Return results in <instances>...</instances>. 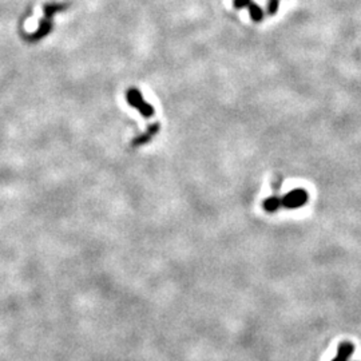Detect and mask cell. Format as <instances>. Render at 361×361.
I'll return each mask as SVG.
<instances>
[{"instance_id": "obj_1", "label": "cell", "mask_w": 361, "mask_h": 361, "mask_svg": "<svg viewBox=\"0 0 361 361\" xmlns=\"http://www.w3.org/2000/svg\"><path fill=\"white\" fill-rule=\"evenodd\" d=\"M126 99L130 105L134 106L137 110H139L140 114H142L143 116H146V118H150V116L154 115V109H153V106L145 102L143 98H142V94L138 91L137 88H131V90H129V91L126 92Z\"/></svg>"}, {"instance_id": "obj_2", "label": "cell", "mask_w": 361, "mask_h": 361, "mask_svg": "<svg viewBox=\"0 0 361 361\" xmlns=\"http://www.w3.org/2000/svg\"><path fill=\"white\" fill-rule=\"evenodd\" d=\"M308 193L304 189H295L281 198V204L286 209H297L306 204Z\"/></svg>"}, {"instance_id": "obj_3", "label": "cell", "mask_w": 361, "mask_h": 361, "mask_svg": "<svg viewBox=\"0 0 361 361\" xmlns=\"http://www.w3.org/2000/svg\"><path fill=\"white\" fill-rule=\"evenodd\" d=\"M354 351L353 344L349 341H344L339 345V351H337V356L332 361H348V358L351 357L352 353Z\"/></svg>"}, {"instance_id": "obj_4", "label": "cell", "mask_w": 361, "mask_h": 361, "mask_svg": "<svg viewBox=\"0 0 361 361\" xmlns=\"http://www.w3.org/2000/svg\"><path fill=\"white\" fill-rule=\"evenodd\" d=\"M158 130H159V125H158V123H155V125H153V126L149 127L148 131H146L143 135H140V137L135 138V140L133 142V145L134 146H138V145L146 143V142H149V140H150L151 138L154 137L155 134L158 133Z\"/></svg>"}, {"instance_id": "obj_5", "label": "cell", "mask_w": 361, "mask_h": 361, "mask_svg": "<svg viewBox=\"0 0 361 361\" xmlns=\"http://www.w3.org/2000/svg\"><path fill=\"white\" fill-rule=\"evenodd\" d=\"M281 206H282V204H281V198L277 196L270 197V198L263 201V209H265L267 211H269V213L277 211Z\"/></svg>"}, {"instance_id": "obj_6", "label": "cell", "mask_w": 361, "mask_h": 361, "mask_svg": "<svg viewBox=\"0 0 361 361\" xmlns=\"http://www.w3.org/2000/svg\"><path fill=\"white\" fill-rule=\"evenodd\" d=\"M249 14H250V18H252L253 21H256V23H259V21L263 19V11L262 8L259 7L258 4H256L254 2H252L250 3L249 7Z\"/></svg>"}, {"instance_id": "obj_7", "label": "cell", "mask_w": 361, "mask_h": 361, "mask_svg": "<svg viewBox=\"0 0 361 361\" xmlns=\"http://www.w3.org/2000/svg\"><path fill=\"white\" fill-rule=\"evenodd\" d=\"M280 7V0H268L267 12L268 15H274Z\"/></svg>"}, {"instance_id": "obj_8", "label": "cell", "mask_w": 361, "mask_h": 361, "mask_svg": "<svg viewBox=\"0 0 361 361\" xmlns=\"http://www.w3.org/2000/svg\"><path fill=\"white\" fill-rule=\"evenodd\" d=\"M253 0H233V6L235 8H246L249 7Z\"/></svg>"}]
</instances>
